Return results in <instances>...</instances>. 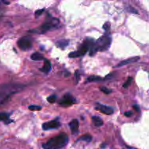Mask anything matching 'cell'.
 Returning <instances> with one entry per match:
<instances>
[{
	"mask_svg": "<svg viewBox=\"0 0 149 149\" xmlns=\"http://www.w3.org/2000/svg\"><path fill=\"white\" fill-rule=\"evenodd\" d=\"M29 109L32 111H40L42 109V107L37 105H32V106H29Z\"/></svg>",
	"mask_w": 149,
	"mask_h": 149,
	"instance_id": "d6986e66",
	"label": "cell"
},
{
	"mask_svg": "<svg viewBox=\"0 0 149 149\" xmlns=\"http://www.w3.org/2000/svg\"><path fill=\"white\" fill-rule=\"evenodd\" d=\"M126 10L129 12V13H134V14H137V11L135 10V9L133 8L132 7H130V6H128V7H126Z\"/></svg>",
	"mask_w": 149,
	"mask_h": 149,
	"instance_id": "603a6c76",
	"label": "cell"
},
{
	"mask_svg": "<svg viewBox=\"0 0 149 149\" xmlns=\"http://www.w3.org/2000/svg\"><path fill=\"white\" fill-rule=\"evenodd\" d=\"M4 10H3V9H1V8H0V20L2 18L3 15H4Z\"/></svg>",
	"mask_w": 149,
	"mask_h": 149,
	"instance_id": "f1b7e54d",
	"label": "cell"
},
{
	"mask_svg": "<svg viewBox=\"0 0 149 149\" xmlns=\"http://www.w3.org/2000/svg\"><path fill=\"white\" fill-rule=\"evenodd\" d=\"M69 139L65 133H61L60 135L51 138L45 143L42 145L44 149H60L65 146L68 143Z\"/></svg>",
	"mask_w": 149,
	"mask_h": 149,
	"instance_id": "7a4b0ae2",
	"label": "cell"
},
{
	"mask_svg": "<svg viewBox=\"0 0 149 149\" xmlns=\"http://www.w3.org/2000/svg\"><path fill=\"white\" fill-rule=\"evenodd\" d=\"M131 81H132V78H131V77H129V78L127 79V81L123 84V87H124V88H127V87L131 84Z\"/></svg>",
	"mask_w": 149,
	"mask_h": 149,
	"instance_id": "44dd1931",
	"label": "cell"
},
{
	"mask_svg": "<svg viewBox=\"0 0 149 149\" xmlns=\"http://www.w3.org/2000/svg\"><path fill=\"white\" fill-rule=\"evenodd\" d=\"M92 140V137L90 135H83V136L80 137V138L78 139V141H86V142H91Z\"/></svg>",
	"mask_w": 149,
	"mask_h": 149,
	"instance_id": "ac0fdd59",
	"label": "cell"
},
{
	"mask_svg": "<svg viewBox=\"0 0 149 149\" xmlns=\"http://www.w3.org/2000/svg\"><path fill=\"white\" fill-rule=\"evenodd\" d=\"M110 28V23H108V22H107L106 23H105V25L103 26V29H105L106 31H109Z\"/></svg>",
	"mask_w": 149,
	"mask_h": 149,
	"instance_id": "d4e9b609",
	"label": "cell"
},
{
	"mask_svg": "<svg viewBox=\"0 0 149 149\" xmlns=\"http://www.w3.org/2000/svg\"><path fill=\"white\" fill-rule=\"evenodd\" d=\"M94 41L91 38H86L83 42L79 49L77 51L74 52H72L69 54V57L70 58H77V57H80L82 55H84L89 49H91L93 45L94 44Z\"/></svg>",
	"mask_w": 149,
	"mask_h": 149,
	"instance_id": "5b68a950",
	"label": "cell"
},
{
	"mask_svg": "<svg viewBox=\"0 0 149 149\" xmlns=\"http://www.w3.org/2000/svg\"><path fill=\"white\" fill-rule=\"evenodd\" d=\"M74 77H75L76 79V82L77 83L79 81V80H80V74H79L78 70H77L75 71V73H74Z\"/></svg>",
	"mask_w": 149,
	"mask_h": 149,
	"instance_id": "484cf974",
	"label": "cell"
},
{
	"mask_svg": "<svg viewBox=\"0 0 149 149\" xmlns=\"http://www.w3.org/2000/svg\"><path fill=\"white\" fill-rule=\"evenodd\" d=\"M91 119L93 122V125L96 127H102V125H103V121H102L99 116H93Z\"/></svg>",
	"mask_w": 149,
	"mask_h": 149,
	"instance_id": "5bb4252c",
	"label": "cell"
},
{
	"mask_svg": "<svg viewBox=\"0 0 149 149\" xmlns=\"http://www.w3.org/2000/svg\"><path fill=\"white\" fill-rule=\"evenodd\" d=\"M111 45V37L108 34H105L101 36L93 46L89 49V55L92 56L98 51H105L109 49Z\"/></svg>",
	"mask_w": 149,
	"mask_h": 149,
	"instance_id": "3957f363",
	"label": "cell"
},
{
	"mask_svg": "<svg viewBox=\"0 0 149 149\" xmlns=\"http://www.w3.org/2000/svg\"><path fill=\"white\" fill-rule=\"evenodd\" d=\"M99 89H100L101 91H102V93H105V94L108 95V94H110V93H112V90H109V89H108L107 87H100V88Z\"/></svg>",
	"mask_w": 149,
	"mask_h": 149,
	"instance_id": "7402d4cb",
	"label": "cell"
},
{
	"mask_svg": "<svg viewBox=\"0 0 149 149\" xmlns=\"http://www.w3.org/2000/svg\"><path fill=\"white\" fill-rule=\"evenodd\" d=\"M31 59L35 61H42V60H44V56L39 52H34L31 55Z\"/></svg>",
	"mask_w": 149,
	"mask_h": 149,
	"instance_id": "2e32d148",
	"label": "cell"
},
{
	"mask_svg": "<svg viewBox=\"0 0 149 149\" xmlns=\"http://www.w3.org/2000/svg\"><path fill=\"white\" fill-rule=\"evenodd\" d=\"M18 46L19 47L21 50H28V49H31L32 46V39L27 36H24L20 39H18Z\"/></svg>",
	"mask_w": 149,
	"mask_h": 149,
	"instance_id": "8992f818",
	"label": "cell"
},
{
	"mask_svg": "<svg viewBox=\"0 0 149 149\" xmlns=\"http://www.w3.org/2000/svg\"><path fill=\"white\" fill-rule=\"evenodd\" d=\"M60 127V122L58 120H53L51 122H45L42 125V127L43 130H50L57 129Z\"/></svg>",
	"mask_w": 149,
	"mask_h": 149,
	"instance_id": "ba28073f",
	"label": "cell"
},
{
	"mask_svg": "<svg viewBox=\"0 0 149 149\" xmlns=\"http://www.w3.org/2000/svg\"><path fill=\"white\" fill-rule=\"evenodd\" d=\"M25 87L23 84L15 83L0 84V104L5 103L10 96L23 90Z\"/></svg>",
	"mask_w": 149,
	"mask_h": 149,
	"instance_id": "6da1fadb",
	"label": "cell"
},
{
	"mask_svg": "<svg viewBox=\"0 0 149 149\" xmlns=\"http://www.w3.org/2000/svg\"><path fill=\"white\" fill-rule=\"evenodd\" d=\"M0 121H4L5 125L10 124L13 122L12 120L9 119V114L6 113H0Z\"/></svg>",
	"mask_w": 149,
	"mask_h": 149,
	"instance_id": "9a60e30c",
	"label": "cell"
},
{
	"mask_svg": "<svg viewBox=\"0 0 149 149\" xmlns=\"http://www.w3.org/2000/svg\"><path fill=\"white\" fill-rule=\"evenodd\" d=\"M139 59H140V57H133V58H128L127 60H124V61L120 62L118 65H115V68H119V67L124 66V65H127V64L132 63H134L138 61Z\"/></svg>",
	"mask_w": 149,
	"mask_h": 149,
	"instance_id": "30bf717a",
	"label": "cell"
},
{
	"mask_svg": "<svg viewBox=\"0 0 149 149\" xmlns=\"http://www.w3.org/2000/svg\"><path fill=\"white\" fill-rule=\"evenodd\" d=\"M69 126H70V129H71L72 133L73 135L74 134H77L78 132V127H79V122L77 119H73L69 124Z\"/></svg>",
	"mask_w": 149,
	"mask_h": 149,
	"instance_id": "8fae6325",
	"label": "cell"
},
{
	"mask_svg": "<svg viewBox=\"0 0 149 149\" xmlns=\"http://www.w3.org/2000/svg\"><path fill=\"white\" fill-rule=\"evenodd\" d=\"M51 64L50 63V61L48 60H45V63H44V65L40 68V71L42 72L45 73V74H48L50 71H51Z\"/></svg>",
	"mask_w": 149,
	"mask_h": 149,
	"instance_id": "7c38bea8",
	"label": "cell"
},
{
	"mask_svg": "<svg viewBox=\"0 0 149 149\" xmlns=\"http://www.w3.org/2000/svg\"><path fill=\"white\" fill-rule=\"evenodd\" d=\"M103 79L101 77H97V76H90L88 77L87 81L88 82H96V81H100Z\"/></svg>",
	"mask_w": 149,
	"mask_h": 149,
	"instance_id": "e0dca14e",
	"label": "cell"
},
{
	"mask_svg": "<svg viewBox=\"0 0 149 149\" xmlns=\"http://www.w3.org/2000/svg\"><path fill=\"white\" fill-rule=\"evenodd\" d=\"M95 109L105 115H112L114 112L113 109L112 108L110 107V106H105V105L97 104V106H96Z\"/></svg>",
	"mask_w": 149,
	"mask_h": 149,
	"instance_id": "9c48e42d",
	"label": "cell"
},
{
	"mask_svg": "<svg viewBox=\"0 0 149 149\" xmlns=\"http://www.w3.org/2000/svg\"><path fill=\"white\" fill-rule=\"evenodd\" d=\"M124 115H125L126 116H127V117H130V116L132 115V113H131V111H128V112H126V113H124Z\"/></svg>",
	"mask_w": 149,
	"mask_h": 149,
	"instance_id": "83f0119b",
	"label": "cell"
},
{
	"mask_svg": "<svg viewBox=\"0 0 149 149\" xmlns=\"http://www.w3.org/2000/svg\"><path fill=\"white\" fill-rule=\"evenodd\" d=\"M75 99L70 93H67L61 99L59 102V105L61 106H63V107H69V106H72L74 103H75Z\"/></svg>",
	"mask_w": 149,
	"mask_h": 149,
	"instance_id": "52a82bcc",
	"label": "cell"
},
{
	"mask_svg": "<svg viewBox=\"0 0 149 149\" xmlns=\"http://www.w3.org/2000/svg\"><path fill=\"white\" fill-rule=\"evenodd\" d=\"M133 109H134V110L136 111H137V112H140V107H139L138 106H137V105H133Z\"/></svg>",
	"mask_w": 149,
	"mask_h": 149,
	"instance_id": "4316f807",
	"label": "cell"
},
{
	"mask_svg": "<svg viewBox=\"0 0 149 149\" xmlns=\"http://www.w3.org/2000/svg\"><path fill=\"white\" fill-rule=\"evenodd\" d=\"M47 100L50 103H54L56 101V95H51L47 98Z\"/></svg>",
	"mask_w": 149,
	"mask_h": 149,
	"instance_id": "ffe728a7",
	"label": "cell"
},
{
	"mask_svg": "<svg viewBox=\"0 0 149 149\" xmlns=\"http://www.w3.org/2000/svg\"><path fill=\"white\" fill-rule=\"evenodd\" d=\"M44 10H45V9H41V10H37V11L35 12V16H36V17H39V15H41L42 14V13L44 12Z\"/></svg>",
	"mask_w": 149,
	"mask_h": 149,
	"instance_id": "cb8c5ba5",
	"label": "cell"
},
{
	"mask_svg": "<svg viewBox=\"0 0 149 149\" xmlns=\"http://www.w3.org/2000/svg\"><path fill=\"white\" fill-rule=\"evenodd\" d=\"M69 40L67 39H61V40L57 41V42L56 43V46L58 47V48L61 49H64L66 48V47L69 45Z\"/></svg>",
	"mask_w": 149,
	"mask_h": 149,
	"instance_id": "4fadbf2b",
	"label": "cell"
},
{
	"mask_svg": "<svg viewBox=\"0 0 149 149\" xmlns=\"http://www.w3.org/2000/svg\"><path fill=\"white\" fill-rule=\"evenodd\" d=\"M58 24H59V20L58 19L56 18V17H50L47 18L46 21L42 26L37 28V29L30 30L29 32L35 33H45L46 32L49 31L56 29Z\"/></svg>",
	"mask_w": 149,
	"mask_h": 149,
	"instance_id": "277c9868",
	"label": "cell"
}]
</instances>
